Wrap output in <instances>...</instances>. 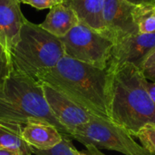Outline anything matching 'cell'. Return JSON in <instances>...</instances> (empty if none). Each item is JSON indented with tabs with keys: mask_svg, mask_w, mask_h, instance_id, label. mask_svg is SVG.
Instances as JSON below:
<instances>
[{
	"mask_svg": "<svg viewBox=\"0 0 155 155\" xmlns=\"http://www.w3.org/2000/svg\"><path fill=\"white\" fill-rule=\"evenodd\" d=\"M13 71V64L9 51L0 44V86L10 76Z\"/></svg>",
	"mask_w": 155,
	"mask_h": 155,
	"instance_id": "cell-18",
	"label": "cell"
},
{
	"mask_svg": "<svg viewBox=\"0 0 155 155\" xmlns=\"http://www.w3.org/2000/svg\"><path fill=\"white\" fill-rule=\"evenodd\" d=\"M155 50V33L126 36L114 44L107 68L131 64L141 68L146 57Z\"/></svg>",
	"mask_w": 155,
	"mask_h": 155,
	"instance_id": "cell-9",
	"label": "cell"
},
{
	"mask_svg": "<svg viewBox=\"0 0 155 155\" xmlns=\"http://www.w3.org/2000/svg\"><path fill=\"white\" fill-rule=\"evenodd\" d=\"M0 155H23L21 153L17 152V151H14V150H10V149H6V148H3L0 147Z\"/></svg>",
	"mask_w": 155,
	"mask_h": 155,
	"instance_id": "cell-24",
	"label": "cell"
},
{
	"mask_svg": "<svg viewBox=\"0 0 155 155\" xmlns=\"http://www.w3.org/2000/svg\"><path fill=\"white\" fill-rule=\"evenodd\" d=\"M107 70L110 73V120L136 137L143 127L155 124V104L146 89L147 80L140 69L131 64Z\"/></svg>",
	"mask_w": 155,
	"mask_h": 155,
	"instance_id": "cell-2",
	"label": "cell"
},
{
	"mask_svg": "<svg viewBox=\"0 0 155 155\" xmlns=\"http://www.w3.org/2000/svg\"><path fill=\"white\" fill-rule=\"evenodd\" d=\"M73 100L91 115L110 120V73L64 55L51 70L39 77Z\"/></svg>",
	"mask_w": 155,
	"mask_h": 155,
	"instance_id": "cell-1",
	"label": "cell"
},
{
	"mask_svg": "<svg viewBox=\"0 0 155 155\" xmlns=\"http://www.w3.org/2000/svg\"><path fill=\"white\" fill-rule=\"evenodd\" d=\"M22 137L31 151H46L58 145L64 138L60 131L52 124L38 119H31L23 125Z\"/></svg>",
	"mask_w": 155,
	"mask_h": 155,
	"instance_id": "cell-10",
	"label": "cell"
},
{
	"mask_svg": "<svg viewBox=\"0 0 155 155\" xmlns=\"http://www.w3.org/2000/svg\"><path fill=\"white\" fill-rule=\"evenodd\" d=\"M140 71L144 78L155 84V50H153L143 63Z\"/></svg>",
	"mask_w": 155,
	"mask_h": 155,
	"instance_id": "cell-19",
	"label": "cell"
},
{
	"mask_svg": "<svg viewBox=\"0 0 155 155\" xmlns=\"http://www.w3.org/2000/svg\"><path fill=\"white\" fill-rule=\"evenodd\" d=\"M134 19L141 34L155 33V5H135Z\"/></svg>",
	"mask_w": 155,
	"mask_h": 155,
	"instance_id": "cell-15",
	"label": "cell"
},
{
	"mask_svg": "<svg viewBox=\"0 0 155 155\" xmlns=\"http://www.w3.org/2000/svg\"><path fill=\"white\" fill-rule=\"evenodd\" d=\"M40 83L42 84L44 96L51 114L65 129L72 139L73 133L88 123L93 115L53 86L46 83Z\"/></svg>",
	"mask_w": 155,
	"mask_h": 155,
	"instance_id": "cell-7",
	"label": "cell"
},
{
	"mask_svg": "<svg viewBox=\"0 0 155 155\" xmlns=\"http://www.w3.org/2000/svg\"><path fill=\"white\" fill-rule=\"evenodd\" d=\"M23 125L0 122V147L17 151L23 155H32L30 147L22 137Z\"/></svg>",
	"mask_w": 155,
	"mask_h": 155,
	"instance_id": "cell-14",
	"label": "cell"
},
{
	"mask_svg": "<svg viewBox=\"0 0 155 155\" xmlns=\"http://www.w3.org/2000/svg\"><path fill=\"white\" fill-rule=\"evenodd\" d=\"M84 151H78L79 155H105L94 145H86Z\"/></svg>",
	"mask_w": 155,
	"mask_h": 155,
	"instance_id": "cell-21",
	"label": "cell"
},
{
	"mask_svg": "<svg viewBox=\"0 0 155 155\" xmlns=\"http://www.w3.org/2000/svg\"><path fill=\"white\" fill-rule=\"evenodd\" d=\"M105 0H64L75 13L80 23L104 35L103 13ZM105 36V35H104Z\"/></svg>",
	"mask_w": 155,
	"mask_h": 155,
	"instance_id": "cell-13",
	"label": "cell"
},
{
	"mask_svg": "<svg viewBox=\"0 0 155 155\" xmlns=\"http://www.w3.org/2000/svg\"><path fill=\"white\" fill-rule=\"evenodd\" d=\"M84 146L116 151L124 155H155L137 143L134 137L109 120L93 116L88 123L77 128L72 134Z\"/></svg>",
	"mask_w": 155,
	"mask_h": 155,
	"instance_id": "cell-5",
	"label": "cell"
},
{
	"mask_svg": "<svg viewBox=\"0 0 155 155\" xmlns=\"http://www.w3.org/2000/svg\"><path fill=\"white\" fill-rule=\"evenodd\" d=\"M31 119L46 121L54 125L64 136L71 138L51 114L42 84L13 69L10 76L0 86V122L24 125Z\"/></svg>",
	"mask_w": 155,
	"mask_h": 155,
	"instance_id": "cell-3",
	"label": "cell"
},
{
	"mask_svg": "<svg viewBox=\"0 0 155 155\" xmlns=\"http://www.w3.org/2000/svg\"><path fill=\"white\" fill-rule=\"evenodd\" d=\"M16 0H0V44L10 51L19 39L25 17Z\"/></svg>",
	"mask_w": 155,
	"mask_h": 155,
	"instance_id": "cell-11",
	"label": "cell"
},
{
	"mask_svg": "<svg viewBox=\"0 0 155 155\" xmlns=\"http://www.w3.org/2000/svg\"><path fill=\"white\" fill-rule=\"evenodd\" d=\"M142 145L152 153H155V124H150L143 127L136 135Z\"/></svg>",
	"mask_w": 155,
	"mask_h": 155,
	"instance_id": "cell-17",
	"label": "cell"
},
{
	"mask_svg": "<svg viewBox=\"0 0 155 155\" xmlns=\"http://www.w3.org/2000/svg\"><path fill=\"white\" fill-rule=\"evenodd\" d=\"M133 5H155V0H124Z\"/></svg>",
	"mask_w": 155,
	"mask_h": 155,
	"instance_id": "cell-22",
	"label": "cell"
},
{
	"mask_svg": "<svg viewBox=\"0 0 155 155\" xmlns=\"http://www.w3.org/2000/svg\"><path fill=\"white\" fill-rule=\"evenodd\" d=\"M32 153L35 155H79L78 151L72 143V139L64 136L63 141L55 147L46 151L33 150Z\"/></svg>",
	"mask_w": 155,
	"mask_h": 155,
	"instance_id": "cell-16",
	"label": "cell"
},
{
	"mask_svg": "<svg viewBox=\"0 0 155 155\" xmlns=\"http://www.w3.org/2000/svg\"><path fill=\"white\" fill-rule=\"evenodd\" d=\"M64 0H23L22 4L29 5L38 10L51 9L53 6L63 3Z\"/></svg>",
	"mask_w": 155,
	"mask_h": 155,
	"instance_id": "cell-20",
	"label": "cell"
},
{
	"mask_svg": "<svg viewBox=\"0 0 155 155\" xmlns=\"http://www.w3.org/2000/svg\"><path fill=\"white\" fill-rule=\"evenodd\" d=\"M16 1H17L18 3H20V4H22V1H23V0H16Z\"/></svg>",
	"mask_w": 155,
	"mask_h": 155,
	"instance_id": "cell-25",
	"label": "cell"
},
{
	"mask_svg": "<svg viewBox=\"0 0 155 155\" xmlns=\"http://www.w3.org/2000/svg\"><path fill=\"white\" fill-rule=\"evenodd\" d=\"M79 23L74 10L66 3L63 2L53 6L44 22L39 25L53 35L61 38L66 35Z\"/></svg>",
	"mask_w": 155,
	"mask_h": 155,
	"instance_id": "cell-12",
	"label": "cell"
},
{
	"mask_svg": "<svg viewBox=\"0 0 155 155\" xmlns=\"http://www.w3.org/2000/svg\"><path fill=\"white\" fill-rule=\"evenodd\" d=\"M10 55L14 70L38 80L65 54L58 37L25 19Z\"/></svg>",
	"mask_w": 155,
	"mask_h": 155,
	"instance_id": "cell-4",
	"label": "cell"
},
{
	"mask_svg": "<svg viewBox=\"0 0 155 155\" xmlns=\"http://www.w3.org/2000/svg\"><path fill=\"white\" fill-rule=\"evenodd\" d=\"M135 5L124 0H105L103 13L104 35L115 42L130 35L139 34L134 19Z\"/></svg>",
	"mask_w": 155,
	"mask_h": 155,
	"instance_id": "cell-8",
	"label": "cell"
},
{
	"mask_svg": "<svg viewBox=\"0 0 155 155\" xmlns=\"http://www.w3.org/2000/svg\"><path fill=\"white\" fill-rule=\"evenodd\" d=\"M146 89H147V92H148L151 99L153 100V104H155V84L150 83L147 80V82H146Z\"/></svg>",
	"mask_w": 155,
	"mask_h": 155,
	"instance_id": "cell-23",
	"label": "cell"
},
{
	"mask_svg": "<svg viewBox=\"0 0 155 155\" xmlns=\"http://www.w3.org/2000/svg\"><path fill=\"white\" fill-rule=\"evenodd\" d=\"M59 39L66 56L101 69L107 68L114 43L104 35L79 23Z\"/></svg>",
	"mask_w": 155,
	"mask_h": 155,
	"instance_id": "cell-6",
	"label": "cell"
}]
</instances>
